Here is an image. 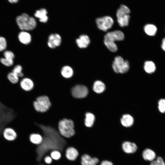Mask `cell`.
Wrapping results in <instances>:
<instances>
[{
	"instance_id": "cell-9",
	"label": "cell",
	"mask_w": 165,
	"mask_h": 165,
	"mask_svg": "<svg viewBox=\"0 0 165 165\" xmlns=\"http://www.w3.org/2000/svg\"><path fill=\"white\" fill-rule=\"evenodd\" d=\"M61 36L58 34H51L48 38L47 45L49 47L54 49L59 46L61 43Z\"/></svg>"
},
{
	"instance_id": "cell-33",
	"label": "cell",
	"mask_w": 165,
	"mask_h": 165,
	"mask_svg": "<svg viewBox=\"0 0 165 165\" xmlns=\"http://www.w3.org/2000/svg\"><path fill=\"white\" fill-rule=\"evenodd\" d=\"M150 165H165V163L161 157L158 156L156 160L151 162Z\"/></svg>"
},
{
	"instance_id": "cell-39",
	"label": "cell",
	"mask_w": 165,
	"mask_h": 165,
	"mask_svg": "<svg viewBox=\"0 0 165 165\" xmlns=\"http://www.w3.org/2000/svg\"><path fill=\"white\" fill-rule=\"evenodd\" d=\"M19 0H8V1L11 3H16Z\"/></svg>"
},
{
	"instance_id": "cell-7",
	"label": "cell",
	"mask_w": 165,
	"mask_h": 165,
	"mask_svg": "<svg viewBox=\"0 0 165 165\" xmlns=\"http://www.w3.org/2000/svg\"><path fill=\"white\" fill-rule=\"evenodd\" d=\"M97 28L100 30L106 31L110 29L114 24V20L109 16H105L95 19Z\"/></svg>"
},
{
	"instance_id": "cell-8",
	"label": "cell",
	"mask_w": 165,
	"mask_h": 165,
	"mask_svg": "<svg viewBox=\"0 0 165 165\" xmlns=\"http://www.w3.org/2000/svg\"><path fill=\"white\" fill-rule=\"evenodd\" d=\"M71 92L74 97L77 98H82L87 96L88 90L87 88L85 86L77 85L72 88Z\"/></svg>"
},
{
	"instance_id": "cell-35",
	"label": "cell",
	"mask_w": 165,
	"mask_h": 165,
	"mask_svg": "<svg viewBox=\"0 0 165 165\" xmlns=\"http://www.w3.org/2000/svg\"><path fill=\"white\" fill-rule=\"evenodd\" d=\"M4 55L5 58L13 60L14 57V53L10 51L7 50L5 51L4 53Z\"/></svg>"
},
{
	"instance_id": "cell-23",
	"label": "cell",
	"mask_w": 165,
	"mask_h": 165,
	"mask_svg": "<svg viewBox=\"0 0 165 165\" xmlns=\"http://www.w3.org/2000/svg\"><path fill=\"white\" fill-rule=\"evenodd\" d=\"M130 19V14L116 18V20L120 27H123L128 25Z\"/></svg>"
},
{
	"instance_id": "cell-32",
	"label": "cell",
	"mask_w": 165,
	"mask_h": 165,
	"mask_svg": "<svg viewBox=\"0 0 165 165\" xmlns=\"http://www.w3.org/2000/svg\"><path fill=\"white\" fill-rule=\"evenodd\" d=\"M0 61L2 64L8 67L12 66L13 63V59H9L5 58H1Z\"/></svg>"
},
{
	"instance_id": "cell-15",
	"label": "cell",
	"mask_w": 165,
	"mask_h": 165,
	"mask_svg": "<svg viewBox=\"0 0 165 165\" xmlns=\"http://www.w3.org/2000/svg\"><path fill=\"white\" fill-rule=\"evenodd\" d=\"M47 13L45 9L42 8L36 10L34 13V16L35 17L39 19L40 22L46 23L48 20Z\"/></svg>"
},
{
	"instance_id": "cell-31",
	"label": "cell",
	"mask_w": 165,
	"mask_h": 165,
	"mask_svg": "<svg viewBox=\"0 0 165 165\" xmlns=\"http://www.w3.org/2000/svg\"><path fill=\"white\" fill-rule=\"evenodd\" d=\"M50 156L52 159L55 160H58L61 157V152L57 150H54L50 153Z\"/></svg>"
},
{
	"instance_id": "cell-27",
	"label": "cell",
	"mask_w": 165,
	"mask_h": 165,
	"mask_svg": "<svg viewBox=\"0 0 165 165\" xmlns=\"http://www.w3.org/2000/svg\"><path fill=\"white\" fill-rule=\"evenodd\" d=\"M95 119L94 116L92 113L87 112L86 114L85 124L87 127H92Z\"/></svg>"
},
{
	"instance_id": "cell-12",
	"label": "cell",
	"mask_w": 165,
	"mask_h": 165,
	"mask_svg": "<svg viewBox=\"0 0 165 165\" xmlns=\"http://www.w3.org/2000/svg\"><path fill=\"white\" fill-rule=\"evenodd\" d=\"M76 43L78 46L81 49L87 47L90 43V39L89 36L86 35H82L76 40Z\"/></svg>"
},
{
	"instance_id": "cell-26",
	"label": "cell",
	"mask_w": 165,
	"mask_h": 165,
	"mask_svg": "<svg viewBox=\"0 0 165 165\" xmlns=\"http://www.w3.org/2000/svg\"><path fill=\"white\" fill-rule=\"evenodd\" d=\"M144 69L148 74H151L155 72L156 67L154 63L151 61H146L145 62Z\"/></svg>"
},
{
	"instance_id": "cell-19",
	"label": "cell",
	"mask_w": 165,
	"mask_h": 165,
	"mask_svg": "<svg viewBox=\"0 0 165 165\" xmlns=\"http://www.w3.org/2000/svg\"><path fill=\"white\" fill-rule=\"evenodd\" d=\"M130 9L126 6L121 4L118 8L116 13V18L130 14Z\"/></svg>"
},
{
	"instance_id": "cell-4",
	"label": "cell",
	"mask_w": 165,
	"mask_h": 165,
	"mask_svg": "<svg viewBox=\"0 0 165 165\" xmlns=\"http://www.w3.org/2000/svg\"><path fill=\"white\" fill-rule=\"evenodd\" d=\"M58 131L60 134L65 138H70L75 134L74 123L71 119H64L58 123Z\"/></svg>"
},
{
	"instance_id": "cell-34",
	"label": "cell",
	"mask_w": 165,
	"mask_h": 165,
	"mask_svg": "<svg viewBox=\"0 0 165 165\" xmlns=\"http://www.w3.org/2000/svg\"><path fill=\"white\" fill-rule=\"evenodd\" d=\"M7 46V42L5 38L0 36V51H2L5 50Z\"/></svg>"
},
{
	"instance_id": "cell-17",
	"label": "cell",
	"mask_w": 165,
	"mask_h": 165,
	"mask_svg": "<svg viewBox=\"0 0 165 165\" xmlns=\"http://www.w3.org/2000/svg\"><path fill=\"white\" fill-rule=\"evenodd\" d=\"M18 37L20 42L25 45L29 44L31 41V35L26 31H23L19 33Z\"/></svg>"
},
{
	"instance_id": "cell-28",
	"label": "cell",
	"mask_w": 165,
	"mask_h": 165,
	"mask_svg": "<svg viewBox=\"0 0 165 165\" xmlns=\"http://www.w3.org/2000/svg\"><path fill=\"white\" fill-rule=\"evenodd\" d=\"M7 77L9 82L13 84H16L19 81V77L13 72L9 73Z\"/></svg>"
},
{
	"instance_id": "cell-11",
	"label": "cell",
	"mask_w": 165,
	"mask_h": 165,
	"mask_svg": "<svg viewBox=\"0 0 165 165\" xmlns=\"http://www.w3.org/2000/svg\"><path fill=\"white\" fill-rule=\"evenodd\" d=\"M99 161V160L97 158L92 157L87 154H84L81 157L82 165H96Z\"/></svg>"
},
{
	"instance_id": "cell-29",
	"label": "cell",
	"mask_w": 165,
	"mask_h": 165,
	"mask_svg": "<svg viewBox=\"0 0 165 165\" xmlns=\"http://www.w3.org/2000/svg\"><path fill=\"white\" fill-rule=\"evenodd\" d=\"M22 68L20 65L16 66L12 70V72L17 75L19 77H23L24 74L22 73Z\"/></svg>"
},
{
	"instance_id": "cell-2",
	"label": "cell",
	"mask_w": 165,
	"mask_h": 165,
	"mask_svg": "<svg viewBox=\"0 0 165 165\" xmlns=\"http://www.w3.org/2000/svg\"><path fill=\"white\" fill-rule=\"evenodd\" d=\"M124 38L123 33L120 31L116 30L106 33L104 36V42L110 51L115 52L117 51L118 48L115 42L123 40Z\"/></svg>"
},
{
	"instance_id": "cell-24",
	"label": "cell",
	"mask_w": 165,
	"mask_h": 165,
	"mask_svg": "<svg viewBox=\"0 0 165 165\" xmlns=\"http://www.w3.org/2000/svg\"><path fill=\"white\" fill-rule=\"evenodd\" d=\"M105 89V84L100 81H96L94 83L93 89L94 91L98 94L103 92Z\"/></svg>"
},
{
	"instance_id": "cell-20",
	"label": "cell",
	"mask_w": 165,
	"mask_h": 165,
	"mask_svg": "<svg viewBox=\"0 0 165 165\" xmlns=\"http://www.w3.org/2000/svg\"><path fill=\"white\" fill-rule=\"evenodd\" d=\"M29 139L31 143L37 145L41 144L42 141V136L38 133H31L29 135Z\"/></svg>"
},
{
	"instance_id": "cell-13",
	"label": "cell",
	"mask_w": 165,
	"mask_h": 165,
	"mask_svg": "<svg viewBox=\"0 0 165 165\" xmlns=\"http://www.w3.org/2000/svg\"><path fill=\"white\" fill-rule=\"evenodd\" d=\"M20 86L21 88L26 91H29L31 90L34 86L33 81L31 79L25 78L20 81Z\"/></svg>"
},
{
	"instance_id": "cell-25",
	"label": "cell",
	"mask_w": 165,
	"mask_h": 165,
	"mask_svg": "<svg viewBox=\"0 0 165 165\" xmlns=\"http://www.w3.org/2000/svg\"><path fill=\"white\" fill-rule=\"evenodd\" d=\"M144 30L147 35L152 36L156 34L157 29L156 27L154 25L148 24L145 26Z\"/></svg>"
},
{
	"instance_id": "cell-30",
	"label": "cell",
	"mask_w": 165,
	"mask_h": 165,
	"mask_svg": "<svg viewBox=\"0 0 165 165\" xmlns=\"http://www.w3.org/2000/svg\"><path fill=\"white\" fill-rule=\"evenodd\" d=\"M158 108L160 112L165 113V99H161L159 101Z\"/></svg>"
},
{
	"instance_id": "cell-5",
	"label": "cell",
	"mask_w": 165,
	"mask_h": 165,
	"mask_svg": "<svg viewBox=\"0 0 165 165\" xmlns=\"http://www.w3.org/2000/svg\"><path fill=\"white\" fill-rule=\"evenodd\" d=\"M114 71L117 73H124L129 70L130 65L129 61L124 60L121 56L116 57L112 64Z\"/></svg>"
},
{
	"instance_id": "cell-38",
	"label": "cell",
	"mask_w": 165,
	"mask_h": 165,
	"mask_svg": "<svg viewBox=\"0 0 165 165\" xmlns=\"http://www.w3.org/2000/svg\"><path fill=\"white\" fill-rule=\"evenodd\" d=\"M161 47L162 49L165 51V38L162 40Z\"/></svg>"
},
{
	"instance_id": "cell-37",
	"label": "cell",
	"mask_w": 165,
	"mask_h": 165,
	"mask_svg": "<svg viewBox=\"0 0 165 165\" xmlns=\"http://www.w3.org/2000/svg\"><path fill=\"white\" fill-rule=\"evenodd\" d=\"M100 165H113V164L111 162L105 160L102 161Z\"/></svg>"
},
{
	"instance_id": "cell-21",
	"label": "cell",
	"mask_w": 165,
	"mask_h": 165,
	"mask_svg": "<svg viewBox=\"0 0 165 165\" xmlns=\"http://www.w3.org/2000/svg\"><path fill=\"white\" fill-rule=\"evenodd\" d=\"M121 122L122 125L124 127H129L133 124L134 119L130 115L126 114L123 116L121 119Z\"/></svg>"
},
{
	"instance_id": "cell-3",
	"label": "cell",
	"mask_w": 165,
	"mask_h": 165,
	"mask_svg": "<svg viewBox=\"0 0 165 165\" xmlns=\"http://www.w3.org/2000/svg\"><path fill=\"white\" fill-rule=\"evenodd\" d=\"M16 20L20 28L23 31L33 30L37 26V22L35 18L30 16L26 13H23L18 16Z\"/></svg>"
},
{
	"instance_id": "cell-22",
	"label": "cell",
	"mask_w": 165,
	"mask_h": 165,
	"mask_svg": "<svg viewBox=\"0 0 165 165\" xmlns=\"http://www.w3.org/2000/svg\"><path fill=\"white\" fill-rule=\"evenodd\" d=\"M74 72L73 69L70 66L65 65L61 68V73L62 75L66 78H69L73 75Z\"/></svg>"
},
{
	"instance_id": "cell-14",
	"label": "cell",
	"mask_w": 165,
	"mask_h": 165,
	"mask_svg": "<svg viewBox=\"0 0 165 165\" xmlns=\"http://www.w3.org/2000/svg\"><path fill=\"white\" fill-rule=\"evenodd\" d=\"M123 151L128 154L133 153L137 150V147L136 144L129 141H125L122 145Z\"/></svg>"
},
{
	"instance_id": "cell-16",
	"label": "cell",
	"mask_w": 165,
	"mask_h": 165,
	"mask_svg": "<svg viewBox=\"0 0 165 165\" xmlns=\"http://www.w3.org/2000/svg\"><path fill=\"white\" fill-rule=\"evenodd\" d=\"M79 155L77 150L74 148H68L65 152V156L70 161L75 160Z\"/></svg>"
},
{
	"instance_id": "cell-18",
	"label": "cell",
	"mask_w": 165,
	"mask_h": 165,
	"mask_svg": "<svg viewBox=\"0 0 165 165\" xmlns=\"http://www.w3.org/2000/svg\"><path fill=\"white\" fill-rule=\"evenodd\" d=\"M142 156L143 158L146 161H152L156 158L155 152L151 149L146 148L143 152Z\"/></svg>"
},
{
	"instance_id": "cell-6",
	"label": "cell",
	"mask_w": 165,
	"mask_h": 165,
	"mask_svg": "<svg viewBox=\"0 0 165 165\" xmlns=\"http://www.w3.org/2000/svg\"><path fill=\"white\" fill-rule=\"evenodd\" d=\"M33 106L37 112H43L47 111L51 106L49 98L46 96H42L37 98L33 103Z\"/></svg>"
},
{
	"instance_id": "cell-40",
	"label": "cell",
	"mask_w": 165,
	"mask_h": 165,
	"mask_svg": "<svg viewBox=\"0 0 165 165\" xmlns=\"http://www.w3.org/2000/svg\"></svg>"
},
{
	"instance_id": "cell-10",
	"label": "cell",
	"mask_w": 165,
	"mask_h": 165,
	"mask_svg": "<svg viewBox=\"0 0 165 165\" xmlns=\"http://www.w3.org/2000/svg\"><path fill=\"white\" fill-rule=\"evenodd\" d=\"M2 134L5 139L9 141L15 140L17 136L16 131L11 127L5 128L3 131Z\"/></svg>"
},
{
	"instance_id": "cell-36",
	"label": "cell",
	"mask_w": 165,
	"mask_h": 165,
	"mask_svg": "<svg viewBox=\"0 0 165 165\" xmlns=\"http://www.w3.org/2000/svg\"><path fill=\"white\" fill-rule=\"evenodd\" d=\"M53 159L50 156H46L44 158V162L47 164H50L52 162Z\"/></svg>"
},
{
	"instance_id": "cell-1",
	"label": "cell",
	"mask_w": 165,
	"mask_h": 165,
	"mask_svg": "<svg viewBox=\"0 0 165 165\" xmlns=\"http://www.w3.org/2000/svg\"><path fill=\"white\" fill-rule=\"evenodd\" d=\"M42 134V142L37 146L36 151L37 160L39 165H43L44 157L50 156L51 152L54 150L61 153L66 152L68 148L65 138L63 137L59 131L49 126L39 125Z\"/></svg>"
}]
</instances>
